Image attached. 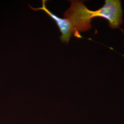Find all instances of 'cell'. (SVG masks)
<instances>
[{
    "label": "cell",
    "mask_w": 124,
    "mask_h": 124,
    "mask_svg": "<svg viewBox=\"0 0 124 124\" xmlns=\"http://www.w3.org/2000/svg\"><path fill=\"white\" fill-rule=\"evenodd\" d=\"M46 0H42V6L40 8H33L31 6H30V7L33 10H43L47 14L56 22L61 33V36L60 37L61 41L68 44L71 36H74V31L70 24L66 18H60L49 11L46 7Z\"/></svg>",
    "instance_id": "obj_2"
},
{
    "label": "cell",
    "mask_w": 124,
    "mask_h": 124,
    "mask_svg": "<svg viewBox=\"0 0 124 124\" xmlns=\"http://www.w3.org/2000/svg\"><path fill=\"white\" fill-rule=\"evenodd\" d=\"M70 2V7L64 13V18L70 24L74 36L82 38L80 33L88 31L92 27L90 9L81 1L71 0Z\"/></svg>",
    "instance_id": "obj_1"
}]
</instances>
